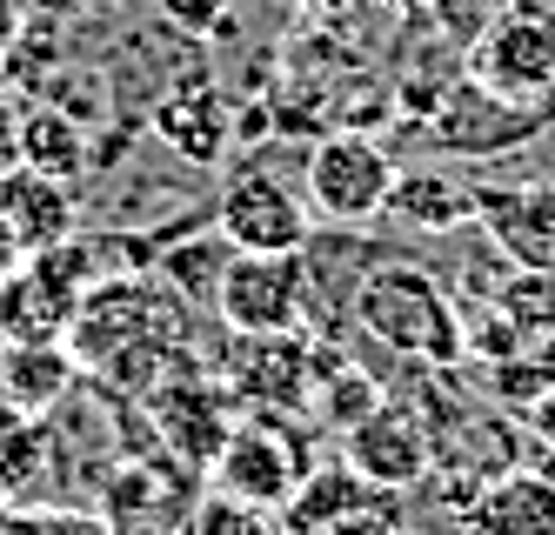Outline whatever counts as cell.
<instances>
[{
  "label": "cell",
  "mask_w": 555,
  "mask_h": 535,
  "mask_svg": "<svg viewBox=\"0 0 555 535\" xmlns=\"http://www.w3.org/2000/svg\"><path fill=\"white\" fill-rule=\"evenodd\" d=\"M348 321L362 328L382 355L415 361V368H449V361L468 355L462 308L422 262H375V268H362V281H354V295H348Z\"/></svg>",
  "instance_id": "obj_1"
},
{
  "label": "cell",
  "mask_w": 555,
  "mask_h": 535,
  "mask_svg": "<svg viewBox=\"0 0 555 535\" xmlns=\"http://www.w3.org/2000/svg\"><path fill=\"white\" fill-rule=\"evenodd\" d=\"M395 154L369 135H322L301 161V194H308V215L328 221V228H369L388 215V194H395Z\"/></svg>",
  "instance_id": "obj_2"
},
{
  "label": "cell",
  "mask_w": 555,
  "mask_h": 535,
  "mask_svg": "<svg viewBox=\"0 0 555 535\" xmlns=\"http://www.w3.org/2000/svg\"><path fill=\"white\" fill-rule=\"evenodd\" d=\"M208 469H215V488H221V496H242V502H255V509H274V515H282V502L301 488V475L314 469V456H308V442H301V429H295L288 416L261 408V416H242V422L228 429L221 456H215Z\"/></svg>",
  "instance_id": "obj_3"
},
{
  "label": "cell",
  "mask_w": 555,
  "mask_h": 535,
  "mask_svg": "<svg viewBox=\"0 0 555 535\" xmlns=\"http://www.w3.org/2000/svg\"><path fill=\"white\" fill-rule=\"evenodd\" d=\"M462 74L475 80V88L502 94V101L555 107V21L515 0L502 21H489L482 34L468 40Z\"/></svg>",
  "instance_id": "obj_4"
},
{
  "label": "cell",
  "mask_w": 555,
  "mask_h": 535,
  "mask_svg": "<svg viewBox=\"0 0 555 535\" xmlns=\"http://www.w3.org/2000/svg\"><path fill=\"white\" fill-rule=\"evenodd\" d=\"M282 535H409V515L395 488H375L335 456L314 462L301 488L282 502Z\"/></svg>",
  "instance_id": "obj_5"
},
{
  "label": "cell",
  "mask_w": 555,
  "mask_h": 535,
  "mask_svg": "<svg viewBox=\"0 0 555 535\" xmlns=\"http://www.w3.org/2000/svg\"><path fill=\"white\" fill-rule=\"evenodd\" d=\"M215 234L234 255H301L314 241L308 194L268 168H242L215 194Z\"/></svg>",
  "instance_id": "obj_6"
},
{
  "label": "cell",
  "mask_w": 555,
  "mask_h": 535,
  "mask_svg": "<svg viewBox=\"0 0 555 535\" xmlns=\"http://www.w3.org/2000/svg\"><path fill=\"white\" fill-rule=\"evenodd\" d=\"M215 315L228 335H301L308 328V262L301 255H228Z\"/></svg>",
  "instance_id": "obj_7"
},
{
  "label": "cell",
  "mask_w": 555,
  "mask_h": 535,
  "mask_svg": "<svg viewBox=\"0 0 555 535\" xmlns=\"http://www.w3.org/2000/svg\"><path fill=\"white\" fill-rule=\"evenodd\" d=\"M88 255L61 241L48 255H27L8 281H0V342H67L74 315L88 295Z\"/></svg>",
  "instance_id": "obj_8"
},
{
  "label": "cell",
  "mask_w": 555,
  "mask_h": 535,
  "mask_svg": "<svg viewBox=\"0 0 555 535\" xmlns=\"http://www.w3.org/2000/svg\"><path fill=\"white\" fill-rule=\"evenodd\" d=\"M341 462L354 475H369L375 488L409 496V488H422L435 475V435H428V422L415 416V408L382 395L354 429H341Z\"/></svg>",
  "instance_id": "obj_9"
},
{
  "label": "cell",
  "mask_w": 555,
  "mask_h": 535,
  "mask_svg": "<svg viewBox=\"0 0 555 535\" xmlns=\"http://www.w3.org/2000/svg\"><path fill=\"white\" fill-rule=\"evenodd\" d=\"M555 107H522V101H502L489 88H475L462 74L455 88L435 101V148L442 154H508L522 148L535 128H548Z\"/></svg>",
  "instance_id": "obj_10"
},
{
  "label": "cell",
  "mask_w": 555,
  "mask_h": 535,
  "mask_svg": "<svg viewBox=\"0 0 555 535\" xmlns=\"http://www.w3.org/2000/svg\"><path fill=\"white\" fill-rule=\"evenodd\" d=\"M314 348L308 335H234V355H228V388L255 402V408H274V416H295L314 395Z\"/></svg>",
  "instance_id": "obj_11"
},
{
  "label": "cell",
  "mask_w": 555,
  "mask_h": 535,
  "mask_svg": "<svg viewBox=\"0 0 555 535\" xmlns=\"http://www.w3.org/2000/svg\"><path fill=\"white\" fill-rule=\"evenodd\" d=\"M475 221L489 241L535 275H555V181H515V188H475Z\"/></svg>",
  "instance_id": "obj_12"
},
{
  "label": "cell",
  "mask_w": 555,
  "mask_h": 535,
  "mask_svg": "<svg viewBox=\"0 0 555 535\" xmlns=\"http://www.w3.org/2000/svg\"><path fill=\"white\" fill-rule=\"evenodd\" d=\"M147 408H154V429H168V448L188 469H208L221 456L228 429H234L228 395L208 388V375H168L162 388L147 395Z\"/></svg>",
  "instance_id": "obj_13"
},
{
  "label": "cell",
  "mask_w": 555,
  "mask_h": 535,
  "mask_svg": "<svg viewBox=\"0 0 555 535\" xmlns=\"http://www.w3.org/2000/svg\"><path fill=\"white\" fill-rule=\"evenodd\" d=\"M228 135H234V107L215 80H181V88H168L154 101V141L181 161H194V168H215Z\"/></svg>",
  "instance_id": "obj_14"
},
{
  "label": "cell",
  "mask_w": 555,
  "mask_h": 535,
  "mask_svg": "<svg viewBox=\"0 0 555 535\" xmlns=\"http://www.w3.org/2000/svg\"><path fill=\"white\" fill-rule=\"evenodd\" d=\"M468 535H555V482L542 469H495L462 509Z\"/></svg>",
  "instance_id": "obj_15"
},
{
  "label": "cell",
  "mask_w": 555,
  "mask_h": 535,
  "mask_svg": "<svg viewBox=\"0 0 555 535\" xmlns=\"http://www.w3.org/2000/svg\"><path fill=\"white\" fill-rule=\"evenodd\" d=\"M74 375H81V361H74L67 342H8L0 348V402L21 408V416L48 422L74 395Z\"/></svg>",
  "instance_id": "obj_16"
},
{
  "label": "cell",
  "mask_w": 555,
  "mask_h": 535,
  "mask_svg": "<svg viewBox=\"0 0 555 535\" xmlns=\"http://www.w3.org/2000/svg\"><path fill=\"white\" fill-rule=\"evenodd\" d=\"M0 215L14 221L21 234V249L27 255H48L61 249V241H74V188L41 175V168H14V175H0Z\"/></svg>",
  "instance_id": "obj_17"
},
{
  "label": "cell",
  "mask_w": 555,
  "mask_h": 535,
  "mask_svg": "<svg viewBox=\"0 0 555 535\" xmlns=\"http://www.w3.org/2000/svg\"><path fill=\"white\" fill-rule=\"evenodd\" d=\"M88 120L54 94H21V168H41L54 181H74L88 168Z\"/></svg>",
  "instance_id": "obj_18"
},
{
  "label": "cell",
  "mask_w": 555,
  "mask_h": 535,
  "mask_svg": "<svg viewBox=\"0 0 555 535\" xmlns=\"http://www.w3.org/2000/svg\"><path fill=\"white\" fill-rule=\"evenodd\" d=\"M388 215L409 221V228H462L475 221V188L455 181L449 168H415V175H395V194H388Z\"/></svg>",
  "instance_id": "obj_19"
},
{
  "label": "cell",
  "mask_w": 555,
  "mask_h": 535,
  "mask_svg": "<svg viewBox=\"0 0 555 535\" xmlns=\"http://www.w3.org/2000/svg\"><path fill=\"white\" fill-rule=\"evenodd\" d=\"M48 475H54V442L41 416H21V408L0 402V509L27 502Z\"/></svg>",
  "instance_id": "obj_20"
},
{
  "label": "cell",
  "mask_w": 555,
  "mask_h": 535,
  "mask_svg": "<svg viewBox=\"0 0 555 535\" xmlns=\"http://www.w3.org/2000/svg\"><path fill=\"white\" fill-rule=\"evenodd\" d=\"M188 535H282V515L274 509H255V502H242V496H202L194 502V515H188Z\"/></svg>",
  "instance_id": "obj_21"
},
{
  "label": "cell",
  "mask_w": 555,
  "mask_h": 535,
  "mask_svg": "<svg viewBox=\"0 0 555 535\" xmlns=\"http://www.w3.org/2000/svg\"><path fill=\"white\" fill-rule=\"evenodd\" d=\"M228 241L215 234V241H181V249H168V281L181 288L188 302H215V288H221V268H228Z\"/></svg>",
  "instance_id": "obj_22"
},
{
  "label": "cell",
  "mask_w": 555,
  "mask_h": 535,
  "mask_svg": "<svg viewBox=\"0 0 555 535\" xmlns=\"http://www.w3.org/2000/svg\"><path fill=\"white\" fill-rule=\"evenodd\" d=\"M0 535H114V528H107V515H88V509L14 502V509H0Z\"/></svg>",
  "instance_id": "obj_23"
},
{
  "label": "cell",
  "mask_w": 555,
  "mask_h": 535,
  "mask_svg": "<svg viewBox=\"0 0 555 535\" xmlns=\"http://www.w3.org/2000/svg\"><path fill=\"white\" fill-rule=\"evenodd\" d=\"M508 8H515V0H428L422 14L435 21V34H442L449 48H468V40L482 34L489 21H502Z\"/></svg>",
  "instance_id": "obj_24"
},
{
  "label": "cell",
  "mask_w": 555,
  "mask_h": 535,
  "mask_svg": "<svg viewBox=\"0 0 555 535\" xmlns=\"http://www.w3.org/2000/svg\"><path fill=\"white\" fill-rule=\"evenodd\" d=\"M228 14V0H162V21H175L181 34H208Z\"/></svg>",
  "instance_id": "obj_25"
},
{
  "label": "cell",
  "mask_w": 555,
  "mask_h": 535,
  "mask_svg": "<svg viewBox=\"0 0 555 535\" xmlns=\"http://www.w3.org/2000/svg\"><path fill=\"white\" fill-rule=\"evenodd\" d=\"M21 168V94L0 88V175Z\"/></svg>",
  "instance_id": "obj_26"
},
{
  "label": "cell",
  "mask_w": 555,
  "mask_h": 535,
  "mask_svg": "<svg viewBox=\"0 0 555 535\" xmlns=\"http://www.w3.org/2000/svg\"><path fill=\"white\" fill-rule=\"evenodd\" d=\"M21 27H27V8L21 0H0V61H8V48L21 40Z\"/></svg>",
  "instance_id": "obj_27"
},
{
  "label": "cell",
  "mask_w": 555,
  "mask_h": 535,
  "mask_svg": "<svg viewBox=\"0 0 555 535\" xmlns=\"http://www.w3.org/2000/svg\"><path fill=\"white\" fill-rule=\"evenodd\" d=\"M21 262H27V249H21V234H14V221L0 215V281H8V275H14Z\"/></svg>",
  "instance_id": "obj_28"
},
{
  "label": "cell",
  "mask_w": 555,
  "mask_h": 535,
  "mask_svg": "<svg viewBox=\"0 0 555 535\" xmlns=\"http://www.w3.org/2000/svg\"><path fill=\"white\" fill-rule=\"evenodd\" d=\"M21 8H27L34 21H74V14L88 8V0H21Z\"/></svg>",
  "instance_id": "obj_29"
},
{
  "label": "cell",
  "mask_w": 555,
  "mask_h": 535,
  "mask_svg": "<svg viewBox=\"0 0 555 535\" xmlns=\"http://www.w3.org/2000/svg\"><path fill=\"white\" fill-rule=\"evenodd\" d=\"M535 469H542V475H548V482H555V442H548V456H542V462H535Z\"/></svg>",
  "instance_id": "obj_30"
},
{
  "label": "cell",
  "mask_w": 555,
  "mask_h": 535,
  "mask_svg": "<svg viewBox=\"0 0 555 535\" xmlns=\"http://www.w3.org/2000/svg\"><path fill=\"white\" fill-rule=\"evenodd\" d=\"M522 8H535V14H548V21H555V0H522Z\"/></svg>",
  "instance_id": "obj_31"
},
{
  "label": "cell",
  "mask_w": 555,
  "mask_h": 535,
  "mask_svg": "<svg viewBox=\"0 0 555 535\" xmlns=\"http://www.w3.org/2000/svg\"><path fill=\"white\" fill-rule=\"evenodd\" d=\"M388 8H428V0H388Z\"/></svg>",
  "instance_id": "obj_32"
}]
</instances>
